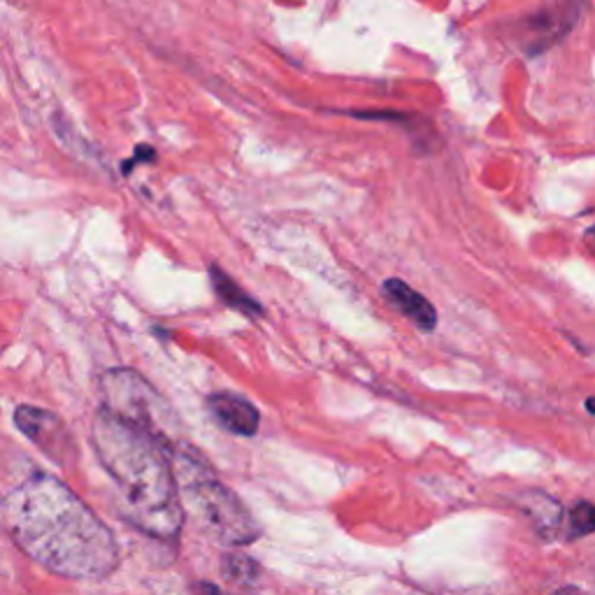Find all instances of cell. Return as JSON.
Masks as SVG:
<instances>
[{
    "instance_id": "12",
    "label": "cell",
    "mask_w": 595,
    "mask_h": 595,
    "mask_svg": "<svg viewBox=\"0 0 595 595\" xmlns=\"http://www.w3.org/2000/svg\"><path fill=\"white\" fill-rule=\"evenodd\" d=\"M198 591H212V593H216L219 586H214V584H198Z\"/></svg>"
},
{
    "instance_id": "3",
    "label": "cell",
    "mask_w": 595,
    "mask_h": 595,
    "mask_svg": "<svg viewBox=\"0 0 595 595\" xmlns=\"http://www.w3.org/2000/svg\"><path fill=\"white\" fill-rule=\"evenodd\" d=\"M168 458L175 463L172 473H175L178 480L182 507L195 521L198 528L208 533L212 539L229 544V547L252 544L261 535L252 512L186 446H172Z\"/></svg>"
},
{
    "instance_id": "11",
    "label": "cell",
    "mask_w": 595,
    "mask_h": 595,
    "mask_svg": "<svg viewBox=\"0 0 595 595\" xmlns=\"http://www.w3.org/2000/svg\"><path fill=\"white\" fill-rule=\"evenodd\" d=\"M569 539H579V537H586L593 533L595 528V510L588 501H579L573 505V510H569Z\"/></svg>"
},
{
    "instance_id": "6",
    "label": "cell",
    "mask_w": 595,
    "mask_h": 595,
    "mask_svg": "<svg viewBox=\"0 0 595 595\" xmlns=\"http://www.w3.org/2000/svg\"><path fill=\"white\" fill-rule=\"evenodd\" d=\"M208 410L216 418V424L233 435L252 437L259 431L261 424L259 410L238 393L221 391L208 395Z\"/></svg>"
},
{
    "instance_id": "7",
    "label": "cell",
    "mask_w": 595,
    "mask_h": 595,
    "mask_svg": "<svg viewBox=\"0 0 595 595\" xmlns=\"http://www.w3.org/2000/svg\"><path fill=\"white\" fill-rule=\"evenodd\" d=\"M384 295H386V301L405 319H410L418 331H424V333L435 331L437 312L416 289H412L403 280L393 278L384 282Z\"/></svg>"
},
{
    "instance_id": "1",
    "label": "cell",
    "mask_w": 595,
    "mask_h": 595,
    "mask_svg": "<svg viewBox=\"0 0 595 595\" xmlns=\"http://www.w3.org/2000/svg\"><path fill=\"white\" fill-rule=\"evenodd\" d=\"M0 531L57 577L105 579L119 567V544L105 521L40 470L0 498Z\"/></svg>"
},
{
    "instance_id": "10",
    "label": "cell",
    "mask_w": 595,
    "mask_h": 595,
    "mask_svg": "<svg viewBox=\"0 0 595 595\" xmlns=\"http://www.w3.org/2000/svg\"><path fill=\"white\" fill-rule=\"evenodd\" d=\"M223 575L235 586H254L261 579V565L246 554H226L221 563Z\"/></svg>"
},
{
    "instance_id": "2",
    "label": "cell",
    "mask_w": 595,
    "mask_h": 595,
    "mask_svg": "<svg viewBox=\"0 0 595 595\" xmlns=\"http://www.w3.org/2000/svg\"><path fill=\"white\" fill-rule=\"evenodd\" d=\"M91 444L119 491L121 514L129 524L149 537L178 539L184 507L165 446L105 407L93 416Z\"/></svg>"
},
{
    "instance_id": "9",
    "label": "cell",
    "mask_w": 595,
    "mask_h": 595,
    "mask_svg": "<svg viewBox=\"0 0 595 595\" xmlns=\"http://www.w3.org/2000/svg\"><path fill=\"white\" fill-rule=\"evenodd\" d=\"M210 280H212V286L216 291V295L221 298L223 305H229L231 310H238L242 314H246L250 319H259L263 314V307L254 301V298L246 293L244 289H240L233 278L229 275V272H223L221 268L212 265L210 268Z\"/></svg>"
},
{
    "instance_id": "13",
    "label": "cell",
    "mask_w": 595,
    "mask_h": 595,
    "mask_svg": "<svg viewBox=\"0 0 595 595\" xmlns=\"http://www.w3.org/2000/svg\"><path fill=\"white\" fill-rule=\"evenodd\" d=\"M586 412H588V414H593V412H595V410H593V401H591V399L586 401Z\"/></svg>"
},
{
    "instance_id": "4",
    "label": "cell",
    "mask_w": 595,
    "mask_h": 595,
    "mask_svg": "<svg viewBox=\"0 0 595 595\" xmlns=\"http://www.w3.org/2000/svg\"><path fill=\"white\" fill-rule=\"evenodd\" d=\"M101 391L105 410L157 437L165 446L168 454L172 446H178L175 433L180 424L175 412L170 410L159 391L149 384L138 370H108L101 380Z\"/></svg>"
},
{
    "instance_id": "8",
    "label": "cell",
    "mask_w": 595,
    "mask_h": 595,
    "mask_svg": "<svg viewBox=\"0 0 595 595\" xmlns=\"http://www.w3.org/2000/svg\"><path fill=\"white\" fill-rule=\"evenodd\" d=\"M521 507H524L528 516L533 518L537 535H542L544 539L556 537L561 521H563V507L554 498H549L547 493L535 491V493L524 495V503H521Z\"/></svg>"
},
{
    "instance_id": "5",
    "label": "cell",
    "mask_w": 595,
    "mask_h": 595,
    "mask_svg": "<svg viewBox=\"0 0 595 595\" xmlns=\"http://www.w3.org/2000/svg\"><path fill=\"white\" fill-rule=\"evenodd\" d=\"M14 426L21 435H27L42 454H47L59 465H70L78 458L74 440L63 421L49 410L36 405H19L14 410Z\"/></svg>"
}]
</instances>
